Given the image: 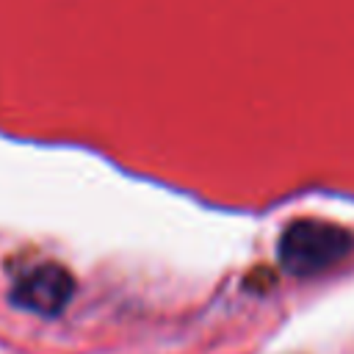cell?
Here are the masks:
<instances>
[{"label":"cell","mask_w":354,"mask_h":354,"mask_svg":"<svg viewBox=\"0 0 354 354\" xmlns=\"http://www.w3.org/2000/svg\"><path fill=\"white\" fill-rule=\"evenodd\" d=\"M351 232L315 218H301L285 227L279 238V260L293 274H315L346 257L351 249Z\"/></svg>","instance_id":"6da1fadb"},{"label":"cell","mask_w":354,"mask_h":354,"mask_svg":"<svg viewBox=\"0 0 354 354\" xmlns=\"http://www.w3.org/2000/svg\"><path fill=\"white\" fill-rule=\"evenodd\" d=\"M72 290H75V282L66 268H61L55 263H41L17 279L11 299H14V304H19L25 310H33L41 315H55L66 307V301L72 299Z\"/></svg>","instance_id":"7a4b0ae2"}]
</instances>
